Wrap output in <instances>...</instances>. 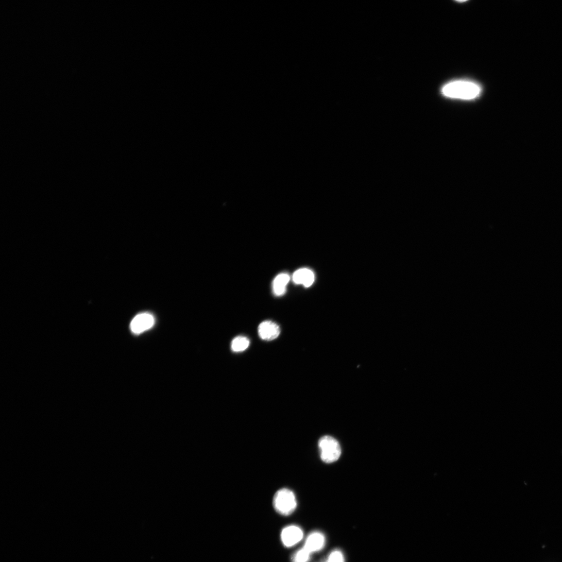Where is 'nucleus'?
Returning a JSON list of instances; mask_svg holds the SVG:
<instances>
[{
  "label": "nucleus",
  "mask_w": 562,
  "mask_h": 562,
  "mask_svg": "<svg viewBox=\"0 0 562 562\" xmlns=\"http://www.w3.org/2000/svg\"><path fill=\"white\" fill-rule=\"evenodd\" d=\"M442 91L444 96L450 98L472 100L479 96L481 88L476 83L465 80H458L445 85Z\"/></svg>",
  "instance_id": "nucleus-1"
},
{
  "label": "nucleus",
  "mask_w": 562,
  "mask_h": 562,
  "mask_svg": "<svg viewBox=\"0 0 562 562\" xmlns=\"http://www.w3.org/2000/svg\"><path fill=\"white\" fill-rule=\"evenodd\" d=\"M273 505L276 511L284 516L293 513L297 505L296 495L288 488H282L277 492L273 497Z\"/></svg>",
  "instance_id": "nucleus-2"
},
{
  "label": "nucleus",
  "mask_w": 562,
  "mask_h": 562,
  "mask_svg": "<svg viewBox=\"0 0 562 562\" xmlns=\"http://www.w3.org/2000/svg\"><path fill=\"white\" fill-rule=\"evenodd\" d=\"M318 446L320 457L322 460L327 463L337 461L341 455V448L339 442L334 438L325 436L321 438Z\"/></svg>",
  "instance_id": "nucleus-3"
},
{
  "label": "nucleus",
  "mask_w": 562,
  "mask_h": 562,
  "mask_svg": "<svg viewBox=\"0 0 562 562\" xmlns=\"http://www.w3.org/2000/svg\"><path fill=\"white\" fill-rule=\"evenodd\" d=\"M155 324L154 317L149 313L138 314L131 321L130 329L135 334H140L151 328Z\"/></svg>",
  "instance_id": "nucleus-4"
},
{
  "label": "nucleus",
  "mask_w": 562,
  "mask_h": 562,
  "mask_svg": "<svg viewBox=\"0 0 562 562\" xmlns=\"http://www.w3.org/2000/svg\"><path fill=\"white\" fill-rule=\"evenodd\" d=\"M303 537V530L296 525H290L284 528L281 534V541L287 548L297 545L302 541Z\"/></svg>",
  "instance_id": "nucleus-5"
},
{
  "label": "nucleus",
  "mask_w": 562,
  "mask_h": 562,
  "mask_svg": "<svg viewBox=\"0 0 562 562\" xmlns=\"http://www.w3.org/2000/svg\"><path fill=\"white\" fill-rule=\"evenodd\" d=\"M260 338L264 341H271L278 338L280 334L279 326L272 321H265L258 327Z\"/></svg>",
  "instance_id": "nucleus-6"
},
{
  "label": "nucleus",
  "mask_w": 562,
  "mask_h": 562,
  "mask_svg": "<svg viewBox=\"0 0 562 562\" xmlns=\"http://www.w3.org/2000/svg\"><path fill=\"white\" fill-rule=\"evenodd\" d=\"M325 544L324 535L320 532H313L307 538L304 548L310 553L319 551L324 548Z\"/></svg>",
  "instance_id": "nucleus-7"
},
{
  "label": "nucleus",
  "mask_w": 562,
  "mask_h": 562,
  "mask_svg": "<svg viewBox=\"0 0 562 562\" xmlns=\"http://www.w3.org/2000/svg\"><path fill=\"white\" fill-rule=\"evenodd\" d=\"M293 280L297 284H302L305 287L308 288L315 280V275L310 269L302 268L294 272Z\"/></svg>",
  "instance_id": "nucleus-8"
},
{
  "label": "nucleus",
  "mask_w": 562,
  "mask_h": 562,
  "mask_svg": "<svg viewBox=\"0 0 562 562\" xmlns=\"http://www.w3.org/2000/svg\"><path fill=\"white\" fill-rule=\"evenodd\" d=\"M290 280V277L288 273H283L277 275L272 284L274 294L276 296H281L286 293Z\"/></svg>",
  "instance_id": "nucleus-9"
},
{
  "label": "nucleus",
  "mask_w": 562,
  "mask_h": 562,
  "mask_svg": "<svg viewBox=\"0 0 562 562\" xmlns=\"http://www.w3.org/2000/svg\"><path fill=\"white\" fill-rule=\"evenodd\" d=\"M250 342V340L246 337L239 336L232 341L231 349L235 353L243 352L249 347Z\"/></svg>",
  "instance_id": "nucleus-10"
},
{
  "label": "nucleus",
  "mask_w": 562,
  "mask_h": 562,
  "mask_svg": "<svg viewBox=\"0 0 562 562\" xmlns=\"http://www.w3.org/2000/svg\"><path fill=\"white\" fill-rule=\"evenodd\" d=\"M311 553L304 547L297 551L292 556V562H308L311 558Z\"/></svg>",
  "instance_id": "nucleus-11"
},
{
  "label": "nucleus",
  "mask_w": 562,
  "mask_h": 562,
  "mask_svg": "<svg viewBox=\"0 0 562 562\" xmlns=\"http://www.w3.org/2000/svg\"><path fill=\"white\" fill-rule=\"evenodd\" d=\"M326 562H345L344 554L341 551L335 550L330 554Z\"/></svg>",
  "instance_id": "nucleus-12"
}]
</instances>
